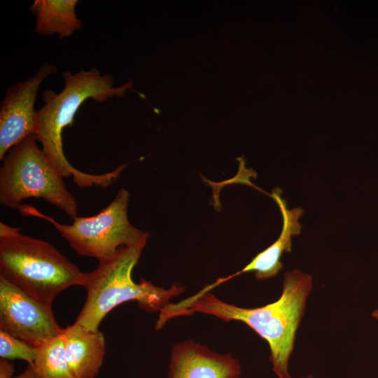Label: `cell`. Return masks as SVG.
Instances as JSON below:
<instances>
[{
    "label": "cell",
    "mask_w": 378,
    "mask_h": 378,
    "mask_svg": "<svg viewBox=\"0 0 378 378\" xmlns=\"http://www.w3.org/2000/svg\"><path fill=\"white\" fill-rule=\"evenodd\" d=\"M312 287V276L295 269L285 273L280 298L265 306L244 308L227 303L209 292L185 306L170 307L167 316L172 319L199 312L226 322L244 323L268 343L272 369L277 377L292 378L288 360Z\"/></svg>",
    "instance_id": "6da1fadb"
},
{
    "label": "cell",
    "mask_w": 378,
    "mask_h": 378,
    "mask_svg": "<svg viewBox=\"0 0 378 378\" xmlns=\"http://www.w3.org/2000/svg\"><path fill=\"white\" fill-rule=\"evenodd\" d=\"M62 76L64 86L59 93L50 90L43 93L44 104L37 111L36 140L41 144L46 157L63 178L72 176L74 183L82 188L94 186L106 188L119 177L123 167L100 174L77 169L64 153L62 132L72 125L77 111L86 100L103 102L111 97H121L132 88V82L114 87L113 78L108 74L102 75L96 68L75 74L66 71Z\"/></svg>",
    "instance_id": "7a4b0ae2"
},
{
    "label": "cell",
    "mask_w": 378,
    "mask_h": 378,
    "mask_svg": "<svg viewBox=\"0 0 378 378\" xmlns=\"http://www.w3.org/2000/svg\"><path fill=\"white\" fill-rule=\"evenodd\" d=\"M147 240L120 248L113 258L99 262L94 270L84 272L80 286L86 290V299L75 323L98 330L104 317L119 304L135 301L148 313L159 312L171 298L184 292L179 284L164 288L144 279L139 283L133 280V269Z\"/></svg>",
    "instance_id": "3957f363"
},
{
    "label": "cell",
    "mask_w": 378,
    "mask_h": 378,
    "mask_svg": "<svg viewBox=\"0 0 378 378\" xmlns=\"http://www.w3.org/2000/svg\"><path fill=\"white\" fill-rule=\"evenodd\" d=\"M83 274L49 242L0 223V276L24 292L52 304L63 290L80 286Z\"/></svg>",
    "instance_id": "277c9868"
},
{
    "label": "cell",
    "mask_w": 378,
    "mask_h": 378,
    "mask_svg": "<svg viewBox=\"0 0 378 378\" xmlns=\"http://www.w3.org/2000/svg\"><path fill=\"white\" fill-rule=\"evenodd\" d=\"M30 197L42 198L72 219L78 216L76 199L38 147L34 134L10 148L0 169L2 206L18 209L24 200Z\"/></svg>",
    "instance_id": "5b68a950"
},
{
    "label": "cell",
    "mask_w": 378,
    "mask_h": 378,
    "mask_svg": "<svg viewBox=\"0 0 378 378\" xmlns=\"http://www.w3.org/2000/svg\"><path fill=\"white\" fill-rule=\"evenodd\" d=\"M129 192L121 188L115 198L99 213L90 217H76L71 224H62L32 205L22 204L18 209L27 216L50 223L79 255L99 262L113 258L120 248L148 239L149 234L135 227L127 216Z\"/></svg>",
    "instance_id": "8992f818"
},
{
    "label": "cell",
    "mask_w": 378,
    "mask_h": 378,
    "mask_svg": "<svg viewBox=\"0 0 378 378\" xmlns=\"http://www.w3.org/2000/svg\"><path fill=\"white\" fill-rule=\"evenodd\" d=\"M0 329L34 346L63 332L52 304L43 302L0 276Z\"/></svg>",
    "instance_id": "52a82bcc"
},
{
    "label": "cell",
    "mask_w": 378,
    "mask_h": 378,
    "mask_svg": "<svg viewBox=\"0 0 378 378\" xmlns=\"http://www.w3.org/2000/svg\"><path fill=\"white\" fill-rule=\"evenodd\" d=\"M57 71L55 65L46 63L31 77L9 88L0 108V160L8 150L36 134L38 126L35 101L41 84Z\"/></svg>",
    "instance_id": "ba28073f"
},
{
    "label": "cell",
    "mask_w": 378,
    "mask_h": 378,
    "mask_svg": "<svg viewBox=\"0 0 378 378\" xmlns=\"http://www.w3.org/2000/svg\"><path fill=\"white\" fill-rule=\"evenodd\" d=\"M241 365L231 354H219L192 340L174 345L169 378H239Z\"/></svg>",
    "instance_id": "9c48e42d"
},
{
    "label": "cell",
    "mask_w": 378,
    "mask_h": 378,
    "mask_svg": "<svg viewBox=\"0 0 378 378\" xmlns=\"http://www.w3.org/2000/svg\"><path fill=\"white\" fill-rule=\"evenodd\" d=\"M282 191L279 188L272 190L270 196L277 204L283 219L281 232L278 239L267 248L257 254L252 260L240 271L226 277L218 279L215 282L205 286V290L210 292L218 286L249 272H253L256 279L265 280L275 276L281 270L283 264L281 258L283 253L291 252V237L300 233L302 225L299 218L303 215L304 209L297 207L288 209L286 201L281 197Z\"/></svg>",
    "instance_id": "30bf717a"
},
{
    "label": "cell",
    "mask_w": 378,
    "mask_h": 378,
    "mask_svg": "<svg viewBox=\"0 0 378 378\" xmlns=\"http://www.w3.org/2000/svg\"><path fill=\"white\" fill-rule=\"evenodd\" d=\"M66 360L75 378H95L105 356V338L99 330H91L74 323L63 329Z\"/></svg>",
    "instance_id": "8fae6325"
},
{
    "label": "cell",
    "mask_w": 378,
    "mask_h": 378,
    "mask_svg": "<svg viewBox=\"0 0 378 378\" xmlns=\"http://www.w3.org/2000/svg\"><path fill=\"white\" fill-rule=\"evenodd\" d=\"M77 0H35L30 11L36 18L35 31L41 35L57 34L62 39L80 29L82 22L76 13Z\"/></svg>",
    "instance_id": "7c38bea8"
},
{
    "label": "cell",
    "mask_w": 378,
    "mask_h": 378,
    "mask_svg": "<svg viewBox=\"0 0 378 378\" xmlns=\"http://www.w3.org/2000/svg\"><path fill=\"white\" fill-rule=\"evenodd\" d=\"M31 367L36 378H75L66 360L62 333L36 346Z\"/></svg>",
    "instance_id": "4fadbf2b"
},
{
    "label": "cell",
    "mask_w": 378,
    "mask_h": 378,
    "mask_svg": "<svg viewBox=\"0 0 378 378\" xmlns=\"http://www.w3.org/2000/svg\"><path fill=\"white\" fill-rule=\"evenodd\" d=\"M36 346L0 329V358L9 360L19 359L32 365Z\"/></svg>",
    "instance_id": "5bb4252c"
},
{
    "label": "cell",
    "mask_w": 378,
    "mask_h": 378,
    "mask_svg": "<svg viewBox=\"0 0 378 378\" xmlns=\"http://www.w3.org/2000/svg\"><path fill=\"white\" fill-rule=\"evenodd\" d=\"M14 372L15 367L10 360L0 358V378H13Z\"/></svg>",
    "instance_id": "9a60e30c"
},
{
    "label": "cell",
    "mask_w": 378,
    "mask_h": 378,
    "mask_svg": "<svg viewBox=\"0 0 378 378\" xmlns=\"http://www.w3.org/2000/svg\"><path fill=\"white\" fill-rule=\"evenodd\" d=\"M13 378H36L33 368L31 365H27L26 369L20 374L14 376Z\"/></svg>",
    "instance_id": "2e32d148"
},
{
    "label": "cell",
    "mask_w": 378,
    "mask_h": 378,
    "mask_svg": "<svg viewBox=\"0 0 378 378\" xmlns=\"http://www.w3.org/2000/svg\"><path fill=\"white\" fill-rule=\"evenodd\" d=\"M372 316L376 319L377 321H378V308L376 309L374 311H373V312L372 313Z\"/></svg>",
    "instance_id": "e0dca14e"
},
{
    "label": "cell",
    "mask_w": 378,
    "mask_h": 378,
    "mask_svg": "<svg viewBox=\"0 0 378 378\" xmlns=\"http://www.w3.org/2000/svg\"><path fill=\"white\" fill-rule=\"evenodd\" d=\"M301 378H315V377H314L312 375L309 374V375H307V376L301 377Z\"/></svg>",
    "instance_id": "ac0fdd59"
}]
</instances>
